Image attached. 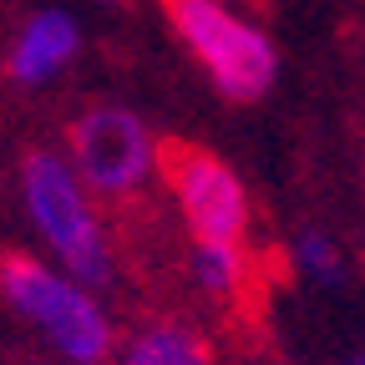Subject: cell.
<instances>
[{"label": "cell", "mask_w": 365, "mask_h": 365, "mask_svg": "<svg viewBox=\"0 0 365 365\" xmlns=\"http://www.w3.org/2000/svg\"><path fill=\"white\" fill-rule=\"evenodd\" d=\"M193 279L213 299H234L249 279V254L244 244H193Z\"/></svg>", "instance_id": "obj_8"}, {"label": "cell", "mask_w": 365, "mask_h": 365, "mask_svg": "<svg viewBox=\"0 0 365 365\" xmlns=\"http://www.w3.org/2000/svg\"><path fill=\"white\" fill-rule=\"evenodd\" d=\"M350 365H365V355H360V360H350Z\"/></svg>", "instance_id": "obj_11"}, {"label": "cell", "mask_w": 365, "mask_h": 365, "mask_svg": "<svg viewBox=\"0 0 365 365\" xmlns=\"http://www.w3.org/2000/svg\"><path fill=\"white\" fill-rule=\"evenodd\" d=\"M66 158L91 193L132 198L158 168V143L132 107L91 102L76 112V122L66 132Z\"/></svg>", "instance_id": "obj_4"}, {"label": "cell", "mask_w": 365, "mask_h": 365, "mask_svg": "<svg viewBox=\"0 0 365 365\" xmlns=\"http://www.w3.org/2000/svg\"><path fill=\"white\" fill-rule=\"evenodd\" d=\"M76 56H81V26H76V16H66V11H36L16 31V41H11L6 71H11L16 86H46V81H56Z\"/></svg>", "instance_id": "obj_6"}, {"label": "cell", "mask_w": 365, "mask_h": 365, "mask_svg": "<svg viewBox=\"0 0 365 365\" xmlns=\"http://www.w3.org/2000/svg\"><path fill=\"white\" fill-rule=\"evenodd\" d=\"M0 294L11 309L46 335L61 360L102 365L112 355V319L81 279L36 254H0Z\"/></svg>", "instance_id": "obj_2"}, {"label": "cell", "mask_w": 365, "mask_h": 365, "mask_svg": "<svg viewBox=\"0 0 365 365\" xmlns=\"http://www.w3.org/2000/svg\"><path fill=\"white\" fill-rule=\"evenodd\" d=\"M91 6H132V0H91Z\"/></svg>", "instance_id": "obj_10"}, {"label": "cell", "mask_w": 365, "mask_h": 365, "mask_svg": "<svg viewBox=\"0 0 365 365\" xmlns=\"http://www.w3.org/2000/svg\"><path fill=\"white\" fill-rule=\"evenodd\" d=\"M158 163H168V182L193 244H244L249 239V188L244 178L208 148L163 143Z\"/></svg>", "instance_id": "obj_5"}, {"label": "cell", "mask_w": 365, "mask_h": 365, "mask_svg": "<svg viewBox=\"0 0 365 365\" xmlns=\"http://www.w3.org/2000/svg\"><path fill=\"white\" fill-rule=\"evenodd\" d=\"M122 365H208V350L182 325H153L127 345Z\"/></svg>", "instance_id": "obj_7"}, {"label": "cell", "mask_w": 365, "mask_h": 365, "mask_svg": "<svg viewBox=\"0 0 365 365\" xmlns=\"http://www.w3.org/2000/svg\"><path fill=\"white\" fill-rule=\"evenodd\" d=\"M21 198L26 213L36 223L41 244L51 249V264L66 269L71 279H81L86 289L107 284L112 274V249H107V228L97 218V203H91V188L76 178L71 158L36 148L21 163Z\"/></svg>", "instance_id": "obj_1"}, {"label": "cell", "mask_w": 365, "mask_h": 365, "mask_svg": "<svg viewBox=\"0 0 365 365\" xmlns=\"http://www.w3.org/2000/svg\"><path fill=\"white\" fill-rule=\"evenodd\" d=\"M294 269L304 274V279L335 289L345 279V259H340V244L330 234H319V228H304V234L294 239Z\"/></svg>", "instance_id": "obj_9"}, {"label": "cell", "mask_w": 365, "mask_h": 365, "mask_svg": "<svg viewBox=\"0 0 365 365\" xmlns=\"http://www.w3.org/2000/svg\"><path fill=\"white\" fill-rule=\"evenodd\" d=\"M163 11L188 46V56L208 71V81L228 102H259L279 76V56L274 41L239 11H228L223 0H163Z\"/></svg>", "instance_id": "obj_3"}]
</instances>
